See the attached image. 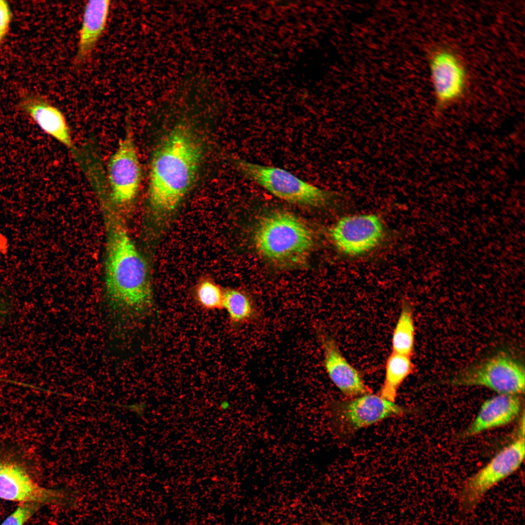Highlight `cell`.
I'll return each instance as SVG.
<instances>
[{
  "mask_svg": "<svg viewBox=\"0 0 525 525\" xmlns=\"http://www.w3.org/2000/svg\"><path fill=\"white\" fill-rule=\"evenodd\" d=\"M0 499L66 508L73 506L76 500L70 491L42 487L22 467L6 461L0 462Z\"/></svg>",
  "mask_w": 525,
  "mask_h": 525,
  "instance_id": "10",
  "label": "cell"
},
{
  "mask_svg": "<svg viewBox=\"0 0 525 525\" xmlns=\"http://www.w3.org/2000/svg\"><path fill=\"white\" fill-rule=\"evenodd\" d=\"M1 311H2V309H1V306L0 305V315L1 314Z\"/></svg>",
  "mask_w": 525,
  "mask_h": 525,
  "instance_id": "23",
  "label": "cell"
},
{
  "mask_svg": "<svg viewBox=\"0 0 525 525\" xmlns=\"http://www.w3.org/2000/svg\"><path fill=\"white\" fill-rule=\"evenodd\" d=\"M111 5L109 0H88L85 3L73 70L81 68L91 57L106 28Z\"/></svg>",
  "mask_w": 525,
  "mask_h": 525,
  "instance_id": "14",
  "label": "cell"
},
{
  "mask_svg": "<svg viewBox=\"0 0 525 525\" xmlns=\"http://www.w3.org/2000/svg\"><path fill=\"white\" fill-rule=\"evenodd\" d=\"M225 291L210 280L197 283L194 290L193 298L197 306L206 311L223 309Z\"/></svg>",
  "mask_w": 525,
  "mask_h": 525,
  "instance_id": "19",
  "label": "cell"
},
{
  "mask_svg": "<svg viewBox=\"0 0 525 525\" xmlns=\"http://www.w3.org/2000/svg\"><path fill=\"white\" fill-rule=\"evenodd\" d=\"M228 314V324L233 330L257 323L261 313L254 298L244 291L238 289L225 290L223 309Z\"/></svg>",
  "mask_w": 525,
  "mask_h": 525,
  "instance_id": "16",
  "label": "cell"
},
{
  "mask_svg": "<svg viewBox=\"0 0 525 525\" xmlns=\"http://www.w3.org/2000/svg\"><path fill=\"white\" fill-rule=\"evenodd\" d=\"M202 156V145L190 126L176 125L156 149L151 160L148 199L156 215L172 212L193 185Z\"/></svg>",
  "mask_w": 525,
  "mask_h": 525,
  "instance_id": "2",
  "label": "cell"
},
{
  "mask_svg": "<svg viewBox=\"0 0 525 525\" xmlns=\"http://www.w3.org/2000/svg\"><path fill=\"white\" fill-rule=\"evenodd\" d=\"M10 7L5 0H0V45L5 38L12 19Z\"/></svg>",
  "mask_w": 525,
  "mask_h": 525,
  "instance_id": "21",
  "label": "cell"
},
{
  "mask_svg": "<svg viewBox=\"0 0 525 525\" xmlns=\"http://www.w3.org/2000/svg\"><path fill=\"white\" fill-rule=\"evenodd\" d=\"M412 370L410 356L392 352L386 361L385 379L379 395L395 402L399 387Z\"/></svg>",
  "mask_w": 525,
  "mask_h": 525,
  "instance_id": "17",
  "label": "cell"
},
{
  "mask_svg": "<svg viewBox=\"0 0 525 525\" xmlns=\"http://www.w3.org/2000/svg\"><path fill=\"white\" fill-rule=\"evenodd\" d=\"M522 405L519 395L497 394L483 403L477 414L462 432L460 437L471 438L510 423L519 415Z\"/></svg>",
  "mask_w": 525,
  "mask_h": 525,
  "instance_id": "15",
  "label": "cell"
},
{
  "mask_svg": "<svg viewBox=\"0 0 525 525\" xmlns=\"http://www.w3.org/2000/svg\"><path fill=\"white\" fill-rule=\"evenodd\" d=\"M436 115L464 98L468 88V73L461 57L451 47L433 48L428 55Z\"/></svg>",
  "mask_w": 525,
  "mask_h": 525,
  "instance_id": "9",
  "label": "cell"
},
{
  "mask_svg": "<svg viewBox=\"0 0 525 525\" xmlns=\"http://www.w3.org/2000/svg\"><path fill=\"white\" fill-rule=\"evenodd\" d=\"M219 405L222 410H226L229 407V404L227 401H222Z\"/></svg>",
  "mask_w": 525,
  "mask_h": 525,
  "instance_id": "22",
  "label": "cell"
},
{
  "mask_svg": "<svg viewBox=\"0 0 525 525\" xmlns=\"http://www.w3.org/2000/svg\"><path fill=\"white\" fill-rule=\"evenodd\" d=\"M100 204L106 233V308L114 320L124 324L151 310L152 285L146 262L130 236L121 213L107 202Z\"/></svg>",
  "mask_w": 525,
  "mask_h": 525,
  "instance_id": "1",
  "label": "cell"
},
{
  "mask_svg": "<svg viewBox=\"0 0 525 525\" xmlns=\"http://www.w3.org/2000/svg\"><path fill=\"white\" fill-rule=\"evenodd\" d=\"M524 420L520 432L512 441L500 450L485 466L468 477L459 494V506L463 513L477 507L485 495L520 467L525 455Z\"/></svg>",
  "mask_w": 525,
  "mask_h": 525,
  "instance_id": "7",
  "label": "cell"
},
{
  "mask_svg": "<svg viewBox=\"0 0 525 525\" xmlns=\"http://www.w3.org/2000/svg\"><path fill=\"white\" fill-rule=\"evenodd\" d=\"M525 367L519 359L500 351L468 366L443 380L452 386L485 387L497 394L520 395L525 392Z\"/></svg>",
  "mask_w": 525,
  "mask_h": 525,
  "instance_id": "5",
  "label": "cell"
},
{
  "mask_svg": "<svg viewBox=\"0 0 525 525\" xmlns=\"http://www.w3.org/2000/svg\"><path fill=\"white\" fill-rule=\"evenodd\" d=\"M329 234L339 251L356 256L371 250L381 243L384 227L376 214H356L341 218L331 228Z\"/></svg>",
  "mask_w": 525,
  "mask_h": 525,
  "instance_id": "11",
  "label": "cell"
},
{
  "mask_svg": "<svg viewBox=\"0 0 525 525\" xmlns=\"http://www.w3.org/2000/svg\"><path fill=\"white\" fill-rule=\"evenodd\" d=\"M315 330L324 366L332 383L348 398L371 393L361 374L343 356L334 338L319 327Z\"/></svg>",
  "mask_w": 525,
  "mask_h": 525,
  "instance_id": "13",
  "label": "cell"
},
{
  "mask_svg": "<svg viewBox=\"0 0 525 525\" xmlns=\"http://www.w3.org/2000/svg\"></svg>",
  "mask_w": 525,
  "mask_h": 525,
  "instance_id": "24",
  "label": "cell"
},
{
  "mask_svg": "<svg viewBox=\"0 0 525 525\" xmlns=\"http://www.w3.org/2000/svg\"><path fill=\"white\" fill-rule=\"evenodd\" d=\"M331 426L342 438L353 435L361 429L385 419L403 416L412 410L379 394L368 393L343 400H334L328 406Z\"/></svg>",
  "mask_w": 525,
  "mask_h": 525,
  "instance_id": "8",
  "label": "cell"
},
{
  "mask_svg": "<svg viewBox=\"0 0 525 525\" xmlns=\"http://www.w3.org/2000/svg\"><path fill=\"white\" fill-rule=\"evenodd\" d=\"M41 506V505L36 503H20L0 525H23Z\"/></svg>",
  "mask_w": 525,
  "mask_h": 525,
  "instance_id": "20",
  "label": "cell"
},
{
  "mask_svg": "<svg viewBox=\"0 0 525 525\" xmlns=\"http://www.w3.org/2000/svg\"><path fill=\"white\" fill-rule=\"evenodd\" d=\"M18 106L45 133L51 136L74 154V144L69 125L62 111L46 97L25 91L20 94Z\"/></svg>",
  "mask_w": 525,
  "mask_h": 525,
  "instance_id": "12",
  "label": "cell"
},
{
  "mask_svg": "<svg viewBox=\"0 0 525 525\" xmlns=\"http://www.w3.org/2000/svg\"><path fill=\"white\" fill-rule=\"evenodd\" d=\"M411 305L404 301L392 338V352L410 356L414 349L415 330Z\"/></svg>",
  "mask_w": 525,
  "mask_h": 525,
  "instance_id": "18",
  "label": "cell"
},
{
  "mask_svg": "<svg viewBox=\"0 0 525 525\" xmlns=\"http://www.w3.org/2000/svg\"><path fill=\"white\" fill-rule=\"evenodd\" d=\"M229 161L245 178L288 202L315 208L331 203L333 194L311 184L285 169L247 161L231 155Z\"/></svg>",
  "mask_w": 525,
  "mask_h": 525,
  "instance_id": "4",
  "label": "cell"
},
{
  "mask_svg": "<svg viewBox=\"0 0 525 525\" xmlns=\"http://www.w3.org/2000/svg\"><path fill=\"white\" fill-rule=\"evenodd\" d=\"M257 252L277 266L291 267L303 264L315 243L313 230L295 215L274 211L262 216L253 232Z\"/></svg>",
  "mask_w": 525,
  "mask_h": 525,
  "instance_id": "3",
  "label": "cell"
},
{
  "mask_svg": "<svg viewBox=\"0 0 525 525\" xmlns=\"http://www.w3.org/2000/svg\"><path fill=\"white\" fill-rule=\"evenodd\" d=\"M141 178L140 162L133 130L129 121L117 149L107 162L104 194L106 200L120 212L124 211L135 200ZM102 193V194H103Z\"/></svg>",
  "mask_w": 525,
  "mask_h": 525,
  "instance_id": "6",
  "label": "cell"
}]
</instances>
